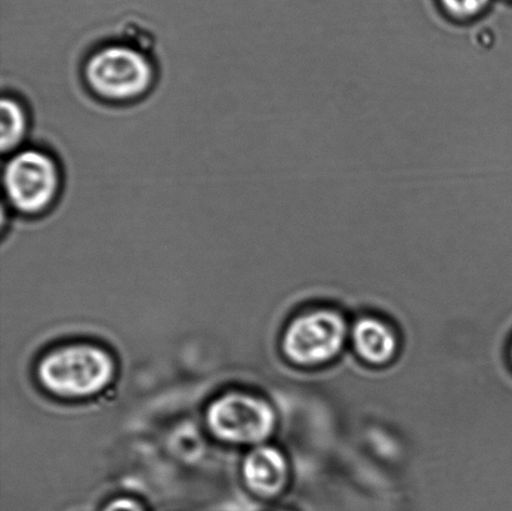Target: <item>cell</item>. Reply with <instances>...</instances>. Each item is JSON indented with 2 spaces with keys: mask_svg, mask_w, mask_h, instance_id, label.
Returning <instances> with one entry per match:
<instances>
[{
  "mask_svg": "<svg viewBox=\"0 0 512 511\" xmlns=\"http://www.w3.org/2000/svg\"><path fill=\"white\" fill-rule=\"evenodd\" d=\"M83 74L95 97L113 103L143 98L155 82L152 60L129 44L113 43L95 50Z\"/></svg>",
  "mask_w": 512,
  "mask_h": 511,
  "instance_id": "cell-1",
  "label": "cell"
},
{
  "mask_svg": "<svg viewBox=\"0 0 512 511\" xmlns=\"http://www.w3.org/2000/svg\"><path fill=\"white\" fill-rule=\"evenodd\" d=\"M113 359L103 349L75 344L45 355L38 377L50 393L65 398H85L102 392L112 382Z\"/></svg>",
  "mask_w": 512,
  "mask_h": 511,
  "instance_id": "cell-2",
  "label": "cell"
},
{
  "mask_svg": "<svg viewBox=\"0 0 512 511\" xmlns=\"http://www.w3.org/2000/svg\"><path fill=\"white\" fill-rule=\"evenodd\" d=\"M4 192L10 207L35 217L53 207L62 189L57 160L45 150L23 149L13 153L3 173Z\"/></svg>",
  "mask_w": 512,
  "mask_h": 511,
  "instance_id": "cell-3",
  "label": "cell"
},
{
  "mask_svg": "<svg viewBox=\"0 0 512 511\" xmlns=\"http://www.w3.org/2000/svg\"><path fill=\"white\" fill-rule=\"evenodd\" d=\"M207 422L215 437L224 442L258 444L273 433L275 413L263 399L228 393L210 404Z\"/></svg>",
  "mask_w": 512,
  "mask_h": 511,
  "instance_id": "cell-4",
  "label": "cell"
},
{
  "mask_svg": "<svg viewBox=\"0 0 512 511\" xmlns=\"http://www.w3.org/2000/svg\"><path fill=\"white\" fill-rule=\"evenodd\" d=\"M346 324L338 313L319 310L303 315L289 325L283 349L291 362L316 365L339 354L345 343Z\"/></svg>",
  "mask_w": 512,
  "mask_h": 511,
  "instance_id": "cell-5",
  "label": "cell"
},
{
  "mask_svg": "<svg viewBox=\"0 0 512 511\" xmlns=\"http://www.w3.org/2000/svg\"><path fill=\"white\" fill-rule=\"evenodd\" d=\"M245 482L261 497H275L285 488L289 479L288 463L284 455L273 447H258L244 460Z\"/></svg>",
  "mask_w": 512,
  "mask_h": 511,
  "instance_id": "cell-6",
  "label": "cell"
},
{
  "mask_svg": "<svg viewBox=\"0 0 512 511\" xmlns=\"http://www.w3.org/2000/svg\"><path fill=\"white\" fill-rule=\"evenodd\" d=\"M356 352L371 364H384L393 359L398 342L393 332L376 319H361L353 329Z\"/></svg>",
  "mask_w": 512,
  "mask_h": 511,
  "instance_id": "cell-7",
  "label": "cell"
},
{
  "mask_svg": "<svg viewBox=\"0 0 512 511\" xmlns=\"http://www.w3.org/2000/svg\"><path fill=\"white\" fill-rule=\"evenodd\" d=\"M29 117L27 109L14 95L2 98V152L14 153L27 137Z\"/></svg>",
  "mask_w": 512,
  "mask_h": 511,
  "instance_id": "cell-8",
  "label": "cell"
},
{
  "mask_svg": "<svg viewBox=\"0 0 512 511\" xmlns=\"http://www.w3.org/2000/svg\"><path fill=\"white\" fill-rule=\"evenodd\" d=\"M446 18L458 23H470L488 12L493 0H436Z\"/></svg>",
  "mask_w": 512,
  "mask_h": 511,
  "instance_id": "cell-9",
  "label": "cell"
},
{
  "mask_svg": "<svg viewBox=\"0 0 512 511\" xmlns=\"http://www.w3.org/2000/svg\"><path fill=\"white\" fill-rule=\"evenodd\" d=\"M103 511H145L137 500L129 498H119L110 502Z\"/></svg>",
  "mask_w": 512,
  "mask_h": 511,
  "instance_id": "cell-10",
  "label": "cell"
},
{
  "mask_svg": "<svg viewBox=\"0 0 512 511\" xmlns=\"http://www.w3.org/2000/svg\"><path fill=\"white\" fill-rule=\"evenodd\" d=\"M511 2H512V0H511Z\"/></svg>",
  "mask_w": 512,
  "mask_h": 511,
  "instance_id": "cell-11",
  "label": "cell"
}]
</instances>
